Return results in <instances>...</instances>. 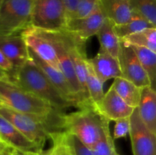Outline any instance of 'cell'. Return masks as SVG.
<instances>
[{"label": "cell", "mask_w": 156, "mask_h": 155, "mask_svg": "<svg viewBox=\"0 0 156 155\" xmlns=\"http://www.w3.org/2000/svg\"><path fill=\"white\" fill-rule=\"evenodd\" d=\"M0 115L42 151L46 141L50 138V134L61 131L60 116L56 119L42 118L14 110L2 103L0 104Z\"/></svg>", "instance_id": "obj_3"}, {"label": "cell", "mask_w": 156, "mask_h": 155, "mask_svg": "<svg viewBox=\"0 0 156 155\" xmlns=\"http://www.w3.org/2000/svg\"><path fill=\"white\" fill-rule=\"evenodd\" d=\"M114 155H120L118 153H117V150H115V151H114Z\"/></svg>", "instance_id": "obj_39"}, {"label": "cell", "mask_w": 156, "mask_h": 155, "mask_svg": "<svg viewBox=\"0 0 156 155\" xmlns=\"http://www.w3.org/2000/svg\"><path fill=\"white\" fill-rule=\"evenodd\" d=\"M105 18H106L98 4L95 10L88 16L67 20L63 30L73 33L80 40L86 42L90 37L96 35Z\"/></svg>", "instance_id": "obj_11"}, {"label": "cell", "mask_w": 156, "mask_h": 155, "mask_svg": "<svg viewBox=\"0 0 156 155\" xmlns=\"http://www.w3.org/2000/svg\"><path fill=\"white\" fill-rule=\"evenodd\" d=\"M130 46V45H129ZM136 54L140 64L144 68L150 81L151 88L155 90L156 82V52L147 48L136 46H131Z\"/></svg>", "instance_id": "obj_22"}, {"label": "cell", "mask_w": 156, "mask_h": 155, "mask_svg": "<svg viewBox=\"0 0 156 155\" xmlns=\"http://www.w3.org/2000/svg\"><path fill=\"white\" fill-rule=\"evenodd\" d=\"M98 4L105 18L114 25L125 24L133 15L129 0H98Z\"/></svg>", "instance_id": "obj_18"}, {"label": "cell", "mask_w": 156, "mask_h": 155, "mask_svg": "<svg viewBox=\"0 0 156 155\" xmlns=\"http://www.w3.org/2000/svg\"><path fill=\"white\" fill-rule=\"evenodd\" d=\"M0 143L24 153H41L36 144L27 139L12 123L0 115Z\"/></svg>", "instance_id": "obj_14"}, {"label": "cell", "mask_w": 156, "mask_h": 155, "mask_svg": "<svg viewBox=\"0 0 156 155\" xmlns=\"http://www.w3.org/2000/svg\"><path fill=\"white\" fill-rule=\"evenodd\" d=\"M1 103H1V101H0V104H1Z\"/></svg>", "instance_id": "obj_40"}, {"label": "cell", "mask_w": 156, "mask_h": 155, "mask_svg": "<svg viewBox=\"0 0 156 155\" xmlns=\"http://www.w3.org/2000/svg\"><path fill=\"white\" fill-rule=\"evenodd\" d=\"M35 0H4L0 9V34L21 33L30 27Z\"/></svg>", "instance_id": "obj_6"}, {"label": "cell", "mask_w": 156, "mask_h": 155, "mask_svg": "<svg viewBox=\"0 0 156 155\" xmlns=\"http://www.w3.org/2000/svg\"><path fill=\"white\" fill-rule=\"evenodd\" d=\"M58 136L70 155H94L92 150L75 135L60 131Z\"/></svg>", "instance_id": "obj_25"}, {"label": "cell", "mask_w": 156, "mask_h": 155, "mask_svg": "<svg viewBox=\"0 0 156 155\" xmlns=\"http://www.w3.org/2000/svg\"><path fill=\"white\" fill-rule=\"evenodd\" d=\"M135 108L127 104L112 88L104 94L97 108V112L108 121H117L120 119L129 118Z\"/></svg>", "instance_id": "obj_13"}, {"label": "cell", "mask_w": 156, "mask_h": 155, "mask_svg": "<svg viewBox=\"0 0 156 155\" xmlns=\"http://www.w3.org/2000/svg\"><path fill=\"white\" fill-rule=\"evenodd\" d=\"M130 130V119L129 118L120 119L115 121L113 139L117 140L126 138L129 135Z\"/></svg>", "instance_id": "obj_29"}, {"label": "cell", "mask_w": 156, "mask_h": 155, "mask_svg": "<svg viewBox=\"0 0 156 155\" xmlns=\"http://www.w3.org/2000/svg\"><path fill=\"white\" fill-rule=\"evenodd\" d=\"M89 61L96 75L103 84L110 79L121 77L118 59L101 48Z\"/></svg>", "instance_id": "obj_16"}, {"label": "cell", "mask_w": 156, "mask_h": 155, "mask_svg": "<svg viewBox=\"0 0 156 155\" xmlns=\"http://www.w3.org/2000/svg\"><path fill=\"white\" fill-rule=\"evenodd\" d=\"M39 155H57V154H56V150H55L54 147L52 146V147L50 149V150H47V152L42 151L41 153H39Z\"/></svg>", "instance_id": "obj_33"}, {"label": "cell", "mask_w": 156, "mask_h": 155, "mask_svg": "<svg viewBox=\"0 0 156 155\" xmlns=\"http://www.w3.org/2000/svg\"><path fill=\"white\" fill-rule=\"evenodd\" d=\"M105 120V117L92 106H86L69 113L62 112L59 127L62 131L75 135L92 148L103 133Z\"/></svg>", "instance_id": "obj_4"}, {"label": "cell", "mask_w": 156, "mask_h": 155, "mask_svg": "<svg viewBox=\"0 0 156 155\" xmlns=\"http://www.w3.org/2000/svg\"><path fill=\"white\" fill-rule=\"evenodd\" d=\"M3 1H4V0H0V9H1V6H2V5Z\"/></svg>", "instance_id": "obj_38"}, {"label": "cell", "mask_w": 156, "mask_h": 155, "mask_svg": "<svg viewBox=\"0 0 156 155\" xmlns=\"http://www.w3.org/2000/svg\"><path fill=\"white\" fill-rule=\"evenodd\" d=\"M9 78L34 95L48 103L59 112H64V110L72 106L74 107L70 102L61 95L42 70L30 58L24 65L15 70L12 76L9 77Z\"/></svg>", "instance_id": "obj_1"}, {"label": "cell", "mask_w": 156, "mask_h": 155, "mask_svg": "<svg viewBox=\"0 0 156 155\" xmlns=\"http://www.w3.org/2000/svg\"><path fill=\"white\" fill-rule=\"evenodd\" d=\"M104 84L96 75L90 63L89 59L87 60V76H86V90L88 99L91 105L95 110L98 106L104 97Z\"/></svg>", "instance_id": "obj_21"}, {"label": "cell", "mask_w": 156, "mask_h": 155, "mask_svg": "<svg viewBox=\"0 0 156 155\" xmlns=\"http://www.w3.org/2000/svg\"><path fill=\"white\" fill-rule=\"evenodd\" d=\"M62 1H63L64 4H65L67 12V18L69 19V17L72 15V14L73 13V12H74L75 9H76L79 0H62Z\"/></svg>", "instance_id": "obj_31"}, {"label": "cell", "mask_w": 156, "mask_h": 155, "mask_svg": "<svg viewBox=\"0 0 156 155\" xmlns=\"http://www.w3.org/2000/svg\"><path fill=\"white\" fill-rule=\"evenodd\" d=\"M140 119L146 127L156 135V93L150 86L141 88L140 100L137 106Z\"/></svg>", "instance_id": "obj_17"}, {"label": "cell", "mask_w": 156, "mask_h": 155, "mask_svg": "<svg viewBox=\"0 0 156 155\" xmlns=\"http://www.w3.org/2000/svg\"><path fill=\"white\" fill-rule=\"evenodd\" d=\"M126 44L147 48L156 52V27H149L120 40Z\"/></svg>", "instance_id": "obj_24"}, {"label": "cell", "mask_w": 156, "mask_h": 155, "mask_svg": "<svg viewBox=\"0 0 156 155\" xmlns=\"http://www.w3.org/2000/svg\"><path fill=\"white\" fill-rule=\"evenodd\" d=\"M149 27H156L133 11L130 19L127 22L120 25H114V31L120 40Z\"/></svg>", "instance_id": "obj_23"}, {"label": "cell", "mask_w": 156, "mask_h": 155, "mask_svg": "<svg viewBox=\"0 0 156 155\" xmlns=\"http://www.w3.org/2000/svg\"><path fill=\"white\" fill-rule=\"evenodd\" d=\"M111 87L129 106L133 108L138 106L141 88L123 77L114 78Z\"/></svg>", "instance_id": "obj_20"}, {"label": "cell", "mask_w": 156, "mask_h": 155, "mask_svg": "<svg viewBox=\"0 0 156 155\" xmlns=\"http://www.w3.org/2000/svg\"><path fill=\"white\" fill-rule=\"evenodd\" d=\"M12 155H28L27 153H24V152L20 151V150H17L14 149L13 151H12Z\"/></svg>", "instance_id": "obj_34"}, {"label": "cell", "mask_w": 156, "mask_h": 155, "mask_svg": "<svg viewBox=\"0 0 156 155\" xmlns=\"http://www.w3.org/2000/svg\"><path fill=\"white\" fill-rule=\"evenodd\" d=\"M0 50L11 62L15 71L30 58L28 47L21 33L0 34Z\"/></svg>", "instance_id": "obj_12"}, {"label": "cell", "mask_w": 156, "mask_h": 155, "mask_svg": "<svg viewBox=\"0 0 156 155\" xmlns=\"http://www.w3.org/2000/svg\"><path fill=\"white\" fill-rule=\"evenodd\" d=\"M5 145H4V144H2V143H0V152H1V150H2V148L5 147Z\"/></svg>", "instance_id": "obj_36"}, {"label": "cell", "mask_w": 156, "mask_h": 155, "mask_svg": "<svg viewBox=\"0 0 156 155\" xmlns=\"http://www.w3.org/2000/svg\"><path fill=\"white\" fill-rule=\"evenodd\" d=\"M114 23L108 18H105L95 36H97L99 41L100 48L117 59L120 51V40L114 31Z\"/></svg>", "instance_id": "obj_19"}, {"label": "cell", "mask_w": 156, "mask_h": 155, "mask_svg": "<svg viewBox=\"0 0 156 155\" xmlns=\"http://www.w3.org/2000/svg\"><path fill=\"white\" fill-rule=\"evenodd\" d=\"M0 68L7 73L8 77L12 76V74L15 72V69H14L13 66L11 64V62L8 60L7 58L5 56L2 52L1 51V50H0Z\"/></svg>", "instance_id": "obj_30"}, {"label": "cell", "mask_w": 156, "mask_h": 155, "mask_svg": "<svg viewBox=\"0 0 156 155\" xmlns=\"http://www.w3.org/2000/svg\"><path fill=\"white\" fill-rule=\"evenodd\" d=\"M117 59L121 71V77L140 88L151 87L149 77L140 64L133 49L121 40Z\"/></svg>", "instance_id": "obj_8"}, {"label": "cell", "mask_w": 156, "mask_h": 155, "mask_svg": "<svg viewBox=\"0 0 156 155\" xmlns=\"http://www.w3.org/2000/svg\"><path fill=\"white\" fill-rule=\"evenodd\" d=\"M0 101L14 110L42 118L56 119L64 112L20 87L8 75L0 79Z\"/></svg>", "instance_id": "obj_2"}, {"label": "cell", "mask_w": 156, "mask_h": 155, "mask_svg": "<svg viewBox=\"0 0 156 155\" xmlns=\"http://www.w3.org/2000/svg\"><path fill=\"white\" fill-rule=\"evenodd\" d=\"M132 10L156 27V0H129Z\"/></svg>", "instance_id": "obj_27"}, {"label": "cell", "mask_w": 156, "mask_h": 155, "mask_svg": "<svg viewBox=\"0 0 156 155\" xmlns=\"http://www.w3.org/2000/svg\"><path fill=\"white\" fill-rule=\"evenodd\" d=\"M130 119L131 145L133 155H156V135L152 134L140 119L135 108Z\"/></svg>", "instance_id": "obj_9"}, {"label": "cell", "mask_w": 156, "mask_h": 155, "mask_svg": "<svg viewBox=\"0 0 156 155\" xmlns=\"http://www.w3.org/2000/svg\"><path fill=\"white\" fill-rule=\"evenodd\" d=\"M27 46L42 61L59 70V64L53 44L37 29L29 27L21 32Z\"/></svg>", "instance_id": "obj_10"}, {"label": "cell", "mask_w": 156, "mask_h": 155, "mask_svg": "<svg viewBox=\"0 0 156 155\" xmlns=\"http://www.w3.org/2000/svg\"><path fill=\"white\" fill-rule=\"evenodd\" d=\"M28 155H39V153H30Z\"/></svg>", "instance_id": "obj_37"}, {"label": "cell", "mask_w": 156, "mask_h": 155, "mask_svg": "<svg viewBox=\"0 0 156 155\" xmlns=\"http://www.w3.org/2000/svg\"><path fill=\"white\" fill-rule=\"evenodd\" d=\"M109 122H110L105 119L103 133L91 148L94 155H114L116 148L114 140L110 132Z\"/></svg>", "instance_id": "obj_26"}, {"label": "cell", "mask_w": 156, "mask_h": 155, "mask_svg": "<svg viewBox=\"0 0 156 155\" xmlns=\"http://www.w3.org/2000/svg\"><path fill=\"white\" fill-rule=\"evenodd\" d=\"M6 76H7V73H6L5 71H3L2 69H1V68H0V79L6 77Z\"/></svg>", "instance_id": "obj_35"}, {"label": "cell", "mask_w": 156, "mask_h": 155, "mask_svg": "<svg viewBox=\"0 0 156 155\" xmlns=\"http://www.w3.org/2000/svg\"><path fill=\"white\" fill-rule=\"evenodd\" d=\"M98 5V0H79L70 18H81L92 13Z\"/></svg>", "instance_id": "obj_28"}, {"label": "cell", "mask_w": 156, "mask_h": 155, "mask_svg": "<svg viewBox=\"0 0 156 155\" xmlns=\"http://www.w3.org/2000/svg\"><path fill=\"white\" fill-rule=\"evenodd\" d=\"M68 18L62 0H35L30 27L46 31H59L65 28Z\"/></svg>", "instance_id": "obj_5"}, {"label": "cell", "mask_w": 156, "mask_h": 155, "mask_svg": "<svg viewBox=\"0 0 156 155\" xmlns=\"http://www.w3.org/2000/svg\"><path fill=\"white\" fill-rule=\"evenodd\" d=\"M44 36H45L50 42L54 46L56 50V56L59 64V68L62 74L67 79L69 83L70 87L77 99L79 109L86 107V106H91L88 104L84 97V94L82 93V88L79 85L78 79L76 78L74 68H73V62L71 58L69 55L68 50L66 46L65 41H64L63 36L61 30L59 31H46V30H38Z\"/></svg>", "instance_id": "obj_7"}, {"label": "cell", "mask_w": 156, "mask_h": 155, "mask_svg": "<svg viewBox=\"0 0 156 155\" xmlns=\"http://www.w3.org/2000/svg\"><path fill=\"white\" fill-rule=\"evenodd\" d=\"M14 149L8 146H5L2 148V150L0 152V155H12V151Z\"/></svg>", "instance_id": "obj_32"}, {"label": "cell", "mask_w": 156, "mask_h": 155, "mask_svg": "<svg viewBox=\"0 0 156 155\" xmlns=\"http://www.w3.org/2000/svg\"><path fill=\"white\" fill-rule=\"evenodd\" d=\"M28 52L30 59L42 70L44 74L47 76V78L51 82L52 84L55 87V88L60 93L61 95L64 98L66 99L69 102H70L74 106V107H79L77 99H76V96H75L74 93H73V90L70 87L69 83L66 78L64 74L62 73V71L53 68L48 64L44 62V61L41 60L29 48Z\"/></svg>", "instance_id": "obj_15"}]
</instances>
